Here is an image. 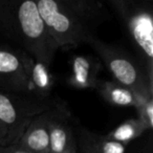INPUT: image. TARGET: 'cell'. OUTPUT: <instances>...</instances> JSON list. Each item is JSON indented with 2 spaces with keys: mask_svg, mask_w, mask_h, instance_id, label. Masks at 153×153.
Segmentation results:
<instances>
[{
  "mask_svg": "<svg viewBox=\"0 0 153 153\" xmlns=\"http://www.w3.org/2000/svg\"><path fill=\"white\" fill-rule=\"evenodd\" d=\"M9 4V7H0V27L18 41L33 59L49 67L59 48L41 18L36 1L26 0Z\"/></svg>",
  "mask_w": 153,
  "mask_h": 153,
  "instance_id": "6da1fadb",
  "label": "cell"
},
{
  "mask_svg": "<svg viewBox=\"0 0 153 153\" xmlns=\"http://www.w3.org/2000/svg\"><path fill=\"white\" fill-rule=\"evenodd\" d=\"M36 4L58 48L89 44L96 37L89 24L74 14L63 0H38Z\"/></svg>",
  "mask_w": 153,
  "mask_h": 153,
  "instance_id": "7a4b0ae2",
  "label": "cell"
},
{
  "mask_svg": "<svg viewBox=\"0 0 153 153\" xmlns=\"http://www.w3.org/2000/svg\"><path fill=\"white\" fill-rule=\"evenodd\" d=\"M115 11L125 23L132 42L145 60L148 80L152 86L153 66V17L150 7L145 1L111 0Z\"/></svg>",
  "mask_w": 153,
  "mask_h": 153,
  "instance_id": "3957f363",
  "label": "cell"
},
{
  "mask_svg": "<svg viewBox=\"0 0 153 153\" xmlns=\"http://www.w3.org/2000/svg\"><path fill=\"white\" fill-rule=\"evenodd\" d=\"M88 45L96 51L100 61L113 76L115 82L131 89L140 98L152 97V86L147 76L127 53L99 40L97 37L92 38Z\"/></svg>",
  "mask_w": 153,
  "mask_h": 153,
  "instance_id": "277c9868",
  "label": "cell"
},
{
  "mask_svg": "<svg viewBox=\"0 0 153 153\" xmlns=\"http://www.w3.org/2000/svg\"><path fill=\"white\" fill-rule=\"evenodd\" d=\"M51 110L53 107L44 102H30L0 91V122L7 129L4 146L17 144L30 122Z\"/></svg>",
  "mask_w": 153,
  "mask_h": 153,
  "instance_id": "5b68a950",
  "label": "cell"
},
{
  "mask_svg": "<svg viewBox=\"0 0 153 153\" xmlns=\"http://www.w3.org/2000/svg\"><path fill=\"white\" fill-rule=\"evenodd\" d=\"M0 88L20 94H30L25 66L19 53L0 48Z\"/></svg>",
  "mask_w": 153,
  "mask_h": 153,
  "instance_id": "8992f818",
  "label": "cell"
},
{
  "mask_svg": "<svg viewBox=\"0 0 153 153\" xmlns=\"http://www.w3.org/2000/svg\"><path fill=\"white\" fill-rule=\"evenodd\" d=\"M102 62L90 55H78L71 60L69 84L79 89H96Z\"/></svg>",
  "mask_w": 153,
  "mask_h": 153,
  "instance_id": "52a82bcc",
  "label": "cell"
},
{
  "mask_svg": "<svg viewBox=\"0 0 153 153\" xmlns=\"http://www.w3.org/2000/svg\"><path fill=\"white\" fill-rule=\"evenodd\" d=\"M48 134L49 153H76L78 146L74 132L60 109L51 111Z\"/></svg>",
  "mask_w": 153,
  "mask_h": 153,
  "instance_id": "ba28073f",
  "label": "cell"
},
{
  "mask_svg": "<svg viewBox=\"0 0 153 153\" xmlns=\"http://www.w3.org/2000/svg\"><path fill=\"white\" fill-rule=\"evenodd\" d=\"M51 111L36 117L27 126L17 144L30 153H49L48 122Z\"/></svg>",
  "mask_w": 153,
  "mask_h": 153,
  "instance_id": "9c48e42d",
  "label": "cell"
},
{
  "mask_svg": "<svg viewBox=\"0 0 153 153\" xmlns=\"http://www.w3.org/2000/svg\"><path fill=\"white\" fill-rule=\"evenodd\" d=\"M20 56L28 76L30 94L40 98L47 97L53 87V78L49 67L41 62L35 61L30 56L26 55L25 51L20 53Z\"/></svg>",
  "mask_w": 153,
  "mask_h": 153,
  "instance_id": "30bf717a",
  "label": "cell"
},
{
  "mask_svg": "<svg viewBox=\"0 0 153 153\" xmlns=\"http://www.w3.org/2000/svg\"><path fill=\"white\" fill-rule=\"evenodd\" d=\"M96 89L105 101L114 106L136 107L143 100H145L144 98H140L131 89L121 85L115 81L99 80Z\"/></svg>",
  "mask_w": 153,
  "mask_h": 153,
  "instance_id": "8fae6325",
  "label": "cell"
},
{
  "mask_svg": "<svg viewBox=\"0 0 153 153\" xmlns=\"http://www.w3.org/2000/svg\"><path fill=\"white\" fill-rule=\"evenodd\" d=\"M146 131L137 119H130L120 124L115 129L109 132L105 137L123 144L124 146L129 142L137 138Z\"/></svg>",
  "mask_w": 153,
  "mask_h": 153,
  "instance_id": "7c38bea8",
  "label": "cell"
},
{
  "mask_svg": "<svg viewBox=\"0 0 153 153\" xmlns=\"http://www.w3.org/2000/svg\"><path fill=\"white\" fill-rule=\"evenodd\" d=\"M135 108L138 113L137 120L145 130L151 129L153 127V98L143 100Z\"/></svg>",
  "mask_w": 153,
  "mask_h": 153,
  "instance_id": "4fadbf2b",
  "label": "cell"
},
{
  "mask_svg": "<svg viewBox=\"0 0 153 153\" xmlns=\"http://www.w3.org/2000/svg\"><path fill=\"white\" fill-rule=\"evenodd\" d=\"M96 146L98 153H124L125 146L119 142L108 140L105 136L96 137Z\"/></svg>",
  "mask_w": 153,
  "mask_h": 153,
  "instance_id": "5bb4252c",
  "label": "cell"
},
{
  "mask_svg": "<svg viewBox=\"0 0 153 153\" xmlns=\"http://www.w3.org/2000/svg\"><path fill=\"white\" fill-rule=\"evenodd\" d=\"M81 153H98L96 146V137L88 131H83L80 135Z\"/></svg>",
  "mask_w": 153,
  "mask_h": 153,
  "instance_id": "9a60e30c",
  "label": "cell"
},
{
  "mask_svg": "<svg viewBox=\"0 0 153 153\" xmlns=\"http://www.w3.org/2000/svg\"><path fill=\"white\" fill-rule=\"evenodd\" d=\"M0 153H30L27 150L20 147L18 144L9 145V146H0Z\"/></svg>",
  "mask_w": 153,
  "mask_h": 153,
  "instance_id": "2e32d148",
  "label": "cell"
},
{
  "mask_svg": "<svg viewBox=\"0 0 153 153\" xmlns=\"http://www.w3.org/2000/svg\"><path fill=\"white\" fill-rule=\"evenodd\" d=\"M7 137V129L1 122H0V146H4Z\"/></svg>",
  "mask_w": 153,
  "mask_h": 153,
  "instance_id": "e0dca14e",
  "label": "cell"
},
{
  "mask_svg": "<svg viewBox=\"0 0 153 153\" xmlns=\"http://www.w3.org/2000/svg\"><path fill=\"white\" fill-rule=\"evenodd\" d=\"M0 14H1V9H0ZM0 24H1V20H0Z\"/></svg>",
  "mask_w": 153,
  "mask_h": 153,
  "instance_id": "ac0fdd59",
  "label": "cell"
}]
</instances>
